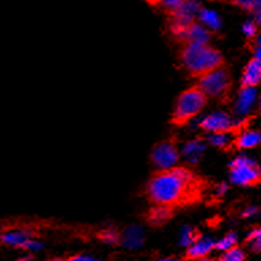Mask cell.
<instances>
[{
  "instance_id": "obj_1",
  "label": "cell",
  "mask_w": 261,
  "mask_h": 261,
  "mask_svg": "<svg viewBox=\"0 0 261 261\" xmlns=\"http://www.w3.org/2000/svg\"><path fill=\"white\" fill-rule=\"evenodd\" d=\"M207 179L187 166L154 171L144 188L148 203L171 210L197 205L204 200Z\"/></svg>"
},
{
  "instance_id": "obj_2",
  "label": "cell",
  "mask_w": 261,
  "mask_h": 261,
  "mask_svg": "<svg viewBox=\"0 0 261 261\" xmlns=\"http://www.w3.org/2000/svg\"><path fill=\"white\" fill-rule=\"evenodd\" d=\"M178 59L188 75L196 79L226 65V59L222 52L208 44L182 45Z\"/></svg>"
},
{
  "instance_id": "obj_3",
  "label": "cell",
  "mask_w": 261,
  "mask_h": 261,
  "mask_svg": "<svg viewBox=\"0 0 261 261\" xmlns=\"http://www.w3.org/2000/svg\"><path fill=\"white\" fill-rule=\"evenodd\" d=\"M208 102V97L197 87L192 86L179 94L175 106L170 116V124L181 128L185 126L192 118L201 113Z\"/></svg>"
},
{
  "instance_id": "obj_4",
  "label": "cell",
  "mask_w": 261,
  "mask_h": 261,
  "mask_svg": "<svg viewBox=\"0 0 261 261\" xmlns=\"http://www.w3.org/2000/svg\"><path fill=\"white\" fill-rule=\"evenodd\" d=\"M197 87L203 91L208 98H227L231 91L232 79L228 72L227 67L216 69L205 76L197 79Z\"/></svg>"
},
{
  "instance_id": "obj_5",
  "label": "cell",
  "mask_w": 261,
  "mask_h": 261,
  "mask_svg": "<svg viewBox=\"0 0 261 261\" xmlns=\"http://www.w3.org/2000/svg\"><path fill=\"white\" fill-rule=\"evenodd\" d=\"M230 175L232 182L244 187H256L261 184V167L245 156H240L230 163Z\"/></svg>"
},
{
  "instance_id": "obj_6",
  "label": "cell",
  "mask_w": 261,
  "mask_h": 261,
  "mask_svg": "<svg viewBox=\"0 0 261 261\" xmlns=\"http://www.w3.org/2000/svg\"><path fill=\"white\" fill-rule=\"evenodd\" d=\"M150 158L151 162L158 167V170L177 166L179 161V152L175 139H165L162 142L156 143L151 150Z\"/></svg>"
},
{
  "instance_id": "obj_7",
  "label": "cell",
  "mask_w": 261,
  "mask_h": 261,
  "mask_svg": "<svg viewBox=\"0 0 261 261\" xmlns=\"http://www.w3.org/2000/svg\"><path fill=\"white\" fill-rule=\"evenodd\" d=\"M199 126L205 132L214 135H226L228 132L242 130V125L234 124L230 116L223 113V112H218V113H212L207 116L203 121L200 122Z\"/></svg>"
},
{
  "instance_id": "obj_8",
  "label": "cell",
  "mask_w": 261,
  "mask_h": 261,
  "mask_svg": "<svg viewBox=\"0 0 261 261\" xmlns=\"http://www.w3.org/2000/svg\"><path fill=\"white\" fill-rule=\"evenodd\" d=\"M174 37L175 40L182 45L208 44L210 38H211V32L204 28L203 24L193 22V23L188 24L187 28H184L182 30H179L178 33H175Z\"/></svg>"
},
{
  "instance_id": "obj_9",
  "label": "cell",
  "mask_w": 261,
  "mask_h": 261,
  "mask_svg": "<svg viewBox=\"0 0 261 261\" xmlns=\"http://www.w3.org/2000/svg\"><path fill=\"white\" fill-rule=\"evenodd\" d=\"M261 83V59L252 57L245 65L242 77H241V89H254Z\"/></svg>"
},
{
  "instance_id": "obj_10",
  "label": "cell",
  "mask_w": 261,
  "mask_h": 261,
  "mask_svg": "<svg viewBox=\"0 0 261 261\" xmlns=\"http://www.w3.org/2000/svg\"><path fill=\"white\" fill-rule=\"evenodd\" d=\"M175 211L171 208L161 207V205H152V207L147 211L146 214V222L152 227H161L163 224H166L169 220L174 216Z\"/></svg>"
},
{
  "instance_id": "obj_11",
  "label": "cell",
  "mask_w": 261,
  "mask_h": 261,
  "mask_svg": "<svg viewBox=\"0 0 261 261\" xmlns=\"http://www.w3.org/2000/svg\"><path fill=\"white\" fill-rule=\"evenodd\" d=\"M215 250V242H212L210 240H203L197 241L193 245H191L189 248L187 249V252L184 254V260L185 261H197L201 260V258H205V257Z\"/></svg>"
},
{
  "instance_id": "obj_12",
  "label": "cell",
  "mask_w": 261,
  "mask_h": 261,
  "mask_svg": "<svg viewBox=\"0 0 261 261\" xmlns=\"http://www.w3.org/2000/svg\"><path fill=\"white\" fill-rule=\"evenodd\" d=\"M237 150H249L261 146V134L258 130L244 129L232 142Z\"/></svg>"
},
{
  "instance_id": "obj_13",
  "label": "cell",
  "mask_w": 261,
  "mask_h": 261,
  "mask_svg": "<svg viewBox=\"0 0 261 261\" xmlns=\"http://www.w3.org/2000/svg\"><path fill=\"white\" fill-rule=\"evenodd\" d=\"M147 3L155 10L162 11L166 16H170L181 10L188 3V0H147Z\"/></svg>"
},
{
  "instance_id": "obj_14",
  "label": "cell",
  "mask_w": 261,
  "mask_h": 261,
  "mask_svg": "<svg viewBox=\"0 0 261 261\" xmlns=\"http://www.w3.org/2000/svg\"><path fill=\"white\" fill-rule=\"evenodd\" d=\"M254 95H256L254 89H241L240 98H238V102H237V110L240 113H245L252 105Z\"/></svg>"
},
{
  "instance_id": "obj_15",
  "label": "cell",
  "mask_w": 261,
  "mask_h": 261,
  "mask_svg": "<svg viewBox=\"0 0 261 261\" xmlns=\"http://www.w3.org/2000/svg\"><path fill=\"white\" fill-rule=\"evenodd\" d=\"M199 19L201 20L203 23L207 24L208 28H211V29H218L220 26L219 16L216 15L214 11H211V10L200 8Z\"/></svg>"
},
{
  "instance_id": "obj_16",
  "label": "cell",
  "mask_w": 261,
  "mask_h": 261,
  "mask_svg": "<svg viewBox=\"0 0 261 261\" xmlns=\"http://www.w3.org/2000/svg\"><path fill=\"white\" fill-rule=\"evenodd\" d=\"M245 258H246V254L244 250L240 246H234L226 250L219 258H216V261H245Z\"/></svg>"
},
{
  "instance_id": "obj_17",
  "label": "cell",
  "mask_w": 261,
  "mask_h": 261,
  "mask_svg": "<svg viewBox=\"0 0 261 261\" xmlns=\"http://www.w3.org/2000/svg\"><path fill=\"white\" fill-rule=\"evenodd\" d=\"M245 245L252 249L253 252H261V228L253 230L245 240Z\"/></svg>"
},
{
  "instance_id": "obj_18",
  "label": "cell",
  "mask_w": 261,
  "mask_h": 261,
  "mask_svg": "<svg viewBox=\"0 0 261 261\" xmlns=\"http://www.w3.org/2000/svg\"><path fill=\"white\" fill-rule=\"evenodd\" d=\"M98 238L110 245H117L120 242V234L116 230H109V228L98 232Z\"/></svg>"
},
{
  "instance_id": "obj_19",
  "label": "cell",
  "mask_w": 261,
  "mask_h": 261,
  "mask_svg": "<svg viewBox=\"0 0 261 261\" xmlns=\"http://www.w3.org/2000/svg\"><path fill=\"white\" fill-rule=\"evenodd\" d=\"M227 2L248 12L256 11L257 7H258V3H260V0H227Z\"/></svg>"
},
{
  "instance_id": "obj_20",
  "label": "cell",
  "mask_w": 261,
  "mask_h": 261,
  "mask_svg": "<svg viewBox=\"0 0 261 261\" xmlns=\"http://www.w3.org/2000/svg\"><path fill=\"white\" fill-rule=\"evenodd\" d=\"M237 246V237L234 234H228L224 238L215 242V250H228V249Z\"/></svg>"
},
{
  "instance_id": "obj_21",
  "label": "cell",
  "mask_w": 261,
  "mask_h": 261,
  "mask_svg": "<svg viewBox=\"0 0 261 261\" xmlns=\"http://www.w3.org/2000/svg\"><path fill=\"white\" fill-rule=\"evenodd\" d=\"M257 26L256 23H253V22H249V23L244 24V33L248 36L249 40H253L254 37L257 36Z\"/></svg>"
},
{
  "instance_id": "obj_22",
  "label": "cell",
  "mask_w": 261,
  "mask_h": 261,
  "mask_svg": "<svg viewBox=\"0 0 261 261\" xmlns=\"http://www.w3.org/2000/svg\"><path fill=\"white\" fill-rule=\"evenodd\" d=\"M211 143L212 144H215V146L220 147V148H223L226 144H227V142H226V138H224V135H214L211 139Z\"/></svg>"
},
{
  "instance_id": "obj_23",
  "label": "cell",
  "mask_w": 261,
  "mask_h": 261,
  "mask_svg": "<svg viewBox=\"0 0 261 261\" xmlns=\"http://www.w3.org/2000/svg\"><path fill=\"white\" fill-rule=\"evenodd\" d=\"M48 261H71V260H63V258H53V260H48Z\"/></svg>"
},
{
  "instance_id": "obj_24",
  "label": "cell",
  "mask_w": 261,
  "mask_h": 261,
  "mask_svg": "<svg viewBox=\"0 0 261 261\" xmlns=\"http://www.w3.org/2000/svg\"><path fill=\"white\" fill-rule=\"evenodd\" d=\"M197 261H216V260H210V258H201V260H197Z\"/></svg>"
},
{
  "instance_id": "obj_25",
  "label": "cell",
  "mask_w": 261,
  "mask_h": 261,
  "mask_svg": "<svg viewBox=\"0 0 261 261\" xmlns=\"http://www.w3.org/2000/svg\"><path fill=\"white\" fill-rule=\"evenodd\" d=\"M162 261H178V260H171V258H167V260H162Z\"/></svg>"
},
{
  "instance_id": "obj_26",
  "label": "cell",
  "mask_w": 261,
  "mask_h": 261,
  "mask_svg": "<svg viewBox=\"0 0 261 261\" xmlns=\"http://www.w3.org/2000/svg\"><path fill=\"white\" fill-rule=\"evenodd\" d=\"M258 20H260V23H261V14H260V15H258Z\"/></svg>"
},
{
  "instance_id": "obj_27",
  "label": "cell",
  "mask_w": 261,
  "mask_h": 261,
  "mask_svg": "<svg viewBox=\"0 0 261 261\" xmlns=\"http://www.w3.org/2000/svg\"><path fill=\"white\" fill-rule=\"evenodd\" d=\"M260 112H261V98H260Z\"/></svg>"
}]
</instances>
